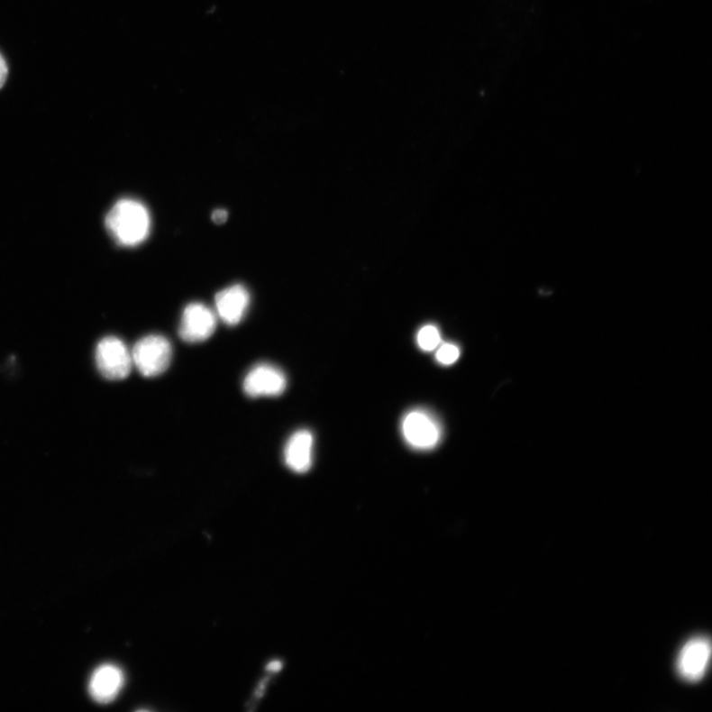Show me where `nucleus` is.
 Listing matches in <instances>:
<instances>
[{
	"instance_id": "obj_6",
	"label": "nucleus",
	"mask_w": 712,
	"mask_h": 712,
	"mask_svg": "<svg viewBox=\"0 0 712 712\" xmlns=\"http://www.w3.org/2000/svg\"><path fill=\"white\" fill-rule=\"evenodd\" d=\"M711 658V644L705 637H696L687 643L677 661L678 672L689 681H698L704 678Z\"/></svg>"
},
{
	"instance_id": "obj_12",
	"label": "nucleus",
	"mask_w": 712,
	"mask_h": 712,
	"mask_svg": "<svg viewBox=\"0 0 712 712\" xmlns=\"http://www.w3.org/2000/svg\"><path fill=\"white\" fill-rule=\"evenodd\" d=\"M461 349L459 345L452 342H445L441 345L435 353L436 361L443 365H452L459 361Z\"/></svg>"
},
{
	"instance_id": "obj_13",
	"label": "nucleus",
	"mask_w": 712,
	"mask_h": 712,
	"mask_svg": "<svg viewBox=\"0 0 712 712\" xmlns=\"http://www.w3.org/2000/svg\"><path fill=\"white\" fill-rule=\"evenodd\" d=\"M228 219V212L224 209H218L213 212L212 220L216 224L225 223Z\"/></svg>"
},
{
	"instance_id": "obj_10",
	"label": "nucleus",
	"mask_w": 712,
	"mask_h": 712,
	"mask_svg": "<svg viewBox=\"0 0 712 712\" xmlns=\"http://www.w3.org/2000/svg\"><path fill=\"white\" fill-rule=\"evenodd\" d=\"M314 436L310 431L302 430L291 435L284 451L285 463L295 473H306L313 464Z\"/></svg>"
},
{
	"instance_id": "obj_4",
	"label": "nucleus",
	"mask_w": 712,
	"mask_h": 712,
	"mask_svg": "<svg viewBox=\"0 0 712 712\" xmlns=\"http://www.w3.org/2000/svg\"><path fill=\"white\" fill-rule=\"evenodd\" d=\"M97 369L109 380H122L132 370L133 360L126 344L115 337H107L97 344L96 352Z\"/></svg>"
},
{
	"instance_id": "obj_1",
	"label": "nucleus",
	"mask_w": 712,
	"mask_h": 712,
	"mask_svg": "<svg viewBox=\"0 0 712 712\" xmlns=\"http://www.w3.org/2000/svg\"><path fill=\"white\" fill-rule=\"evenodd\" d=\"M106 227L119 245L136 247L150 235V213L137 200L122 199L108 213Z\"/></svg>"
},
{
	"instance_id": "obj_9",
	"label": "nucleus",
	"mask_w": 712,
	"mask_h": 712,
	"mask_svg": "<svg viewBox=\"0 0 712 712\" xmlns=\"http://www.w3.org/2000/svg\"><path fill=\"white\" fill-rule=\"evenodd\" d=\"M250 300L247 288L241 284L220 291L215 297L219 317L229 325L238 324L245 317Z\"/></svg>"
},
{
	"instance_id": "obj_3",
	"label": "nucleus",
	"mask_w": 712,
	"mask_h": 712,
	"mask_svg": "<svg viewBox=\"0 0 712 712\" xmlns=\"http://www.w3.org/2000/svg\"><path fill=\"white\" fill-rule=\"evenodd\" d=\"M172 359V348L168 339L159 334L141 339L132 352L136 369L145 378H155L164 373Z\"/></svg>"
},
{
	"instance_id": "obj_11",
	"label": "nucleus",
	"mask_w": 712,
	"mask_h": 712,
	"mask_svg": "<svg viewBox=\"0 0 712 712\" xmlns=\"http://www.w3.org/2000/svg\"><path fill=\"white\" fill-rule=\"evenodd\" d=\"M416 342H418L422 351L426 352L433 351L440 347L442 342L441 332L435 325L426 324L416 335Z\"/></svg>"
},
{
	"instance_id": "obj_5",
	"label": "nucleus",
	"mask_w": 712,
	"mask_h": 712,
	"mask_svg": "<svg viewBox=\"0 0 712 712\" xmlns=\"http://www.w3.org/2000/svg\"><path fill=\"white\" fill-rule=\"evenodd\" d=\"M216 315L201 303H191L182 314L179 325V337L189 343L208 340L215 332Z\"/></svg>"
},
{
	"instance_id": "obj_7",
	"label": "nucleus",
	"mask_w": 712,
	"mask_h": 712,
	"mask_svg": "<svg viewBox=\"0 0 712 712\" xmlns=\"http://www.w3.org/2000/svg\"><path fill=\"white\" fill-rule=\"evenodd\" d=\"M287 376L277 366L259 364L243 380V391L252 398L261 396H279L287 389Z\"/></svg>"
},
{
	"instance_id": "obj_14",
	"label": "nucleus",
	"mask_w": 712,
	"mask_h": 712,
	"mask_svg": "<svg viewBox=\"0 0 712 712\" xmlns=\"http://www.w3.org/2000/svg\"><path fill=\"white\" fill-rule=\"evenodd\" d=\"M8 68L5 59L0 55V88H2L7 79Z\"/></svg>"
},
{
	"instance_id": "obj_15",
	"label": "nucleus",
	"mask_w": 712,
	"mask_h": 712,
	"mask_svg": "<svg viewBox=\"0 0 712 712\" xmlns=\"http://www.w3.org/2000/svg\"><path fill=\"white\" fill-rule=\"evenodd\" d=\"M281 669H282V663H281V662H280V661H278V660H274V661H272V662H270V663L268 665V667H267V670H268V671H269V672H270V673H278V672H279V671H280Z\"/></svg>"
},
{
	"instance_id": "obj_2",
	"label": "nucleus",
	"mask_w": 712,
	"mask_h": 712,
	"mask_svg": "<svg viewBox=\"0 0 712 712\" xmlns=\"http://www.w3.org/2000/svg\"><path fill=\"white\" fill-rule=\"evenodd\" d=\"M401 427L406 443L414 450L431 451L442 441V424L429 411L415 409L406 414Z\"/></svg>"
},
{
	"instance_id": "obj_8",
	"label": "nucleus",
	"mask_w": 712,
	"mask_h": 712,
	"mask_svg": "<svg viewBox=\"0 0 712 712\" xmlns=\"http://www.w3.org/2000/svg\"><path fill=\"white\" fill-rule=\"evenodd\" d=\"M124 683L123 671L115 665H103L90 678L89 694L97 703L109 704L117 698Z\"/></svg>"
}]
</instances>
